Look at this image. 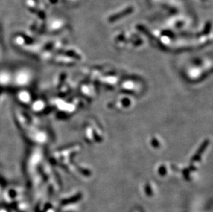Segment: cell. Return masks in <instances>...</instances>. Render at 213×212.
I'll list each match as a JSON object with an SVG mask.
<instances>
[{"label": "cell", "instance_id": "6da1fadb", "mask_svg": "<svg viewBox=\"0 0 213 212\" xmlns=\"http://www.w3.org/2000/svg\"><path fill=\"white\" fill-rule=\"evenodd\" d=\"M81 197H82V195L81 193H78L76 196H74L71 198H68V199H65L62 201V205H69L70 203H74V202H76L79 201V200L81 199Z\"/></svg>", "mask_w": 213, "mask_h": 212}]
</instances>
